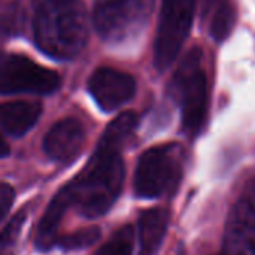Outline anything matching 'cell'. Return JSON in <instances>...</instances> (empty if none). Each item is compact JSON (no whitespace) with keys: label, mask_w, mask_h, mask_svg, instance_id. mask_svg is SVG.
Wrapping results in <instances>:
<instances>
[{"label":"cell","mask_w":255,"mask_h":255,"mask_svg":"<svg viewBox=\"0 0 255 255\" xmlns=\"http://www.w3.org/2000/svg\"><path fill=\"white\" fill-rule=\"evenodd\" d=\"M125 165L119 149L98 143L96 152L84 171L63 186L71 207L87 219L105 215L122 192Z\"/></svg>","instance_id":"cell-1"},{"label":"cell","mask_w":255,"mask_h":255,"mask_svg":"<svg viewBox=\"0 0 255 255\" xmlns=\"http://www.w3.org/2000/svg\"><path fill=\"white\" fill-rule=\"evenodd\" d=\"M36 45L50 57L74 59L87 42L89 23L81 0H32Z\"/></svg>","instance_id":"cell-2"},{"label":"cell","mask_w":255,"mask_h":255,"mask_svg":"<svg viewBox=\"0 0 255 255\" xmlns=\"http://www.w3.org/2000/svg\"><path fill=\"white\" fill-rule=\"evenodd\" d=\"M201 62L203 54L198 48L189 51L171 81V93L182 107L183 131L189 135L198 134L209 107V84Z\"/></svg>","instance_id":"cell-3"},{"label":"cell","mask_w":255,"mask_h":255,"mask_svg":"<svg viewBox=\"0 0 255 255\" xmlns=\"http://www.w3.org/2000/svg\"><path fill=\"white\" fill-rule=\"evenodd\" d=\"M155 0H98L93 23L99 36L111 44L137 38L147 26Z\"/></svg>","instance_id":"cell-4"},{"label":"cell","mask_w":255,"mask_h":255,"mask_svg":"<svg viewBox=\"0 0 255 255\" xmlns=\"http://www.w3.org/2000/svg\"><path fill=\"white\" fill-rule=\"evenodd\" d=\"M183 152L179 144L156 146L138 161L134 189L140 198H159L173 192L183 173Z\"/></svg>","instance_id":"cell-5"},{"label":"cell","mask_w":255,"mask_h":255,"mask_svg":"<svg viewBox=\"0 0 255 255\" xmlns=\"http://www.w3.org/2000/svg\"><path fill=\"white\" fill-rule=\"evenodd\" d=\"M195 6L197 0H162L155 42V66L159 71L168 69L177 59L189 36Z\"/></svg>","instance_id":"cell-6"},{"label":"cell","mask_w":255,"mask_h":255,"mask_svg":"<svg viewBox=\"0 0 255 255\" xmlns=\"http://www.w3.org/2000/svg\"><path fill=\"white\" fill-rule=\"evenodd\" d=\"M57 72L44 68L29 57L0 51V93L48 95L59 89Z\"/></svg>","instance_id":"cell-7"},{"label":"cell","mask_w":255,"mask_h":255,"mask_svg":"<svg viewBox=\"0 0 255 255\" xmlns=\"http://www.w3.org/2000/svg\"><path fill=\"white\" fill-rule=\"evenodd\" d=\"M135 80L113 68H99L89 78V92L102 111L111 113L135 95Z\"/></svg>","instance_id":"cell-8"},{"label":"cell","mask_w":255,"mask_h":255,"mask_svg":"<svg viewBox=\"0 0 255 255\" xmlns=\"http://www.w3.org/2000/svg\"><path fill=\"white\" fill-rule=\"evenodd\" d=\"M222 255H255V209L243 197L228 215Z\"/></svg>","instance_id":"cell-9"},{"label":"cell","mask_w":255,"mask_h":255,"mask_svg":"<svg viewBox=\"0 0 255 255\" xmlns=\"http://www.w3.org/2000/svg\"><path fill=\"white\" fill-rule=\"evenodd\" d=\"M86 138L84 128L77 119H63L48 131L44 140V150L56 162H71L83 149Z\"/></svg>","instance_id":"cell-10"},{"label":"cell","mask_w":255,"mask_h":255,"mask_svg":"<svg viewBox=\"0 0 255 255\" xmlns=\"http://www.w3.org/2000/svg\"><path fill=\"white\" fill-rule=\"evenodd\" d=\"M41 111V104L30 101L0 104V129L14 137H23L35 126Z\"/></svg>","instance_id":"cell-11"},{"label":"cell","mask_w":255,"mask_h":255,"mask_svg":"<svg viewBox=\"0 0 255 255\" xmlns=\"http://www.w3.org/2000/svg\"><path fill=\"white\" fill-rule=\"evenodd\" d=\"M71 207L68 195L65 189L62 188L51 203L48 204L44 216L41 218L38 228H36V236H35V245L39 251H48L53 246H56V242L59 239V227L60 222L66 213V210Z\"/></svg>","instance_id":"cell-12"},{"label":"cell","mask_w":255,"mask_h":255,"mask_svg":"<svg viewBox=\"0 0 255 255\" xmlns=\"http://www.w3.org/2000/svg\"><path fill=\"white\" fill-rule=\"evenodd\" d=\"M168 219L170 216L165 209H150L140 216V255H155L165 237Z\"/></svg>","instance_id":"cell-13"},{"label":"cell","mask_w":255,"mask_h":255,"mask_svg":"<svg viewBox=\"0 0 255 255\" xmlns=\"http://www.w3.org/2000/svg\"><path fill=\"white\" fill-rule=\"evenodd\" d=\"M135 126H137V114L132 111H125L107 126V129L99 141L120 149V146L131 135Z\"/></svg>","instance_id":"cell-14"},{"label":"cell","mask_w":255,"mask_h":255,"mask_svg":"<svg viewBox=\"0 0 255 255\" xmlns=\"http://www.w3.org/2000/svg\"><path fill=\"white\" fill-rule=\"evenodd\" d=\"M236 24V8L228 0L218 3L216 11L210 23V35L216 42H222L228 38Z\"/></svg>","instance_id":"cell-15"},{"label":"cell","mask_w":255,"mask_h":255,"mask_svg":"<svg viewBox=\"0 0 255 255\" xmlns=\"http://www.w3.org/2000/svg\"><path fill=\"white\" fill-rule=\"evenodd\" d=\"M27 213L21 210L15 213L11 221L0 231V255H17L18 254V242L21 237L23 227L26 224Z\"/></svg>","instance_id":"cell-16"},{"label":"cell","mask_w":255,"mask_h":255,"mask_svg":"<svg viewBox=\"0 0 255 255\" xmlns=\"http://www.w3.org/2000/svg\"><path fill=\"white\" fill-rule=\"evenodd\" d=\"M134 251V228L126 225L117 230L113 237L101 246L95 255H132Z\"/></svg>","instance_id":"cell-17"},{"label":"cell","mask_w":255,"mask_h":255,"mask_svg":"<svg viewBox=\"0 0 255 255\" xmlns=\"http://www.w3.org/2000/svg\"><path fill=\"white\" fill-rule=\"evenodd\" d=\"M99 234H101L99 228H95V227L83 228L71 234L59 236L56 246H60L62 249H81V248L93 245L99 239Z\"/></svg>","instance_id":"cell-18"},{"label":"cell","mask_w":255,"mask_h":255,"mask_svg":"<svg viewBox=\"0 0 255 255\" xmlns=\"http://www.w3.org/2000/svg\"><path fill=\"white\" fill-rule=\"evenodd\" d=\"M24 26V11L18 5H11L0 15V36H11L21 32Z\"/></svg>","instance_id":"cell-19"},{"label":"cell","mask_w":255,"mask_h":255,"mask_svg":"<svg viewBox=\"0 0 255 255\" xmlns=\"http://www.w3.org/2000/svg\"><path fill=\"white\" fill-rule=\"evenodd\" d=\"M15 200V191L11 185L8 183H0V221H2L9 209L12 207Z\"/></svg>","instance_id":"cell-20"},{"label":"cell","mask_w":255,"mask_h":255,"mask_svg":"<svg viewBox=\"0 0 255 255\" xmlns=\"http://www.w3.org/2000/svg\"><path fill=\"white\" fill-rule=\"evenodd\" d=\"M243 198H246V200L251 203V206L255 209V179H252V180L248 183V186H246V189H245Z\"/></svg>","instance_id":"cell-21"},{"label":"cell","mask_w":255,"mask_h":255,"mask_svg":"<svg viewBox=\"0 0 255 255\" xmlns=\"http://www.w3.org/2000/svg\"><path fill=\"white\" fill-rule=\"evenodd\" d=\"M11 153V149H9V144L6 143V140L0 135V158H5Z\"/></svg>","instance_id":"cell-22"},{"label":"cell","mask_w":255,"mask_h":255,"mask_svg":"<svg viewBox=\"0 0 255 255\" xmlns=\"http://www.w3.org/2000/svg\"><path fill=\"white\" fill-rule=\"evenodd\" d=\"M204 2L207 3V8H210V6H213V5H216V3L222 2V0H204Z\"/></svg>","instance_id":"cell-23"}]
</instances>
